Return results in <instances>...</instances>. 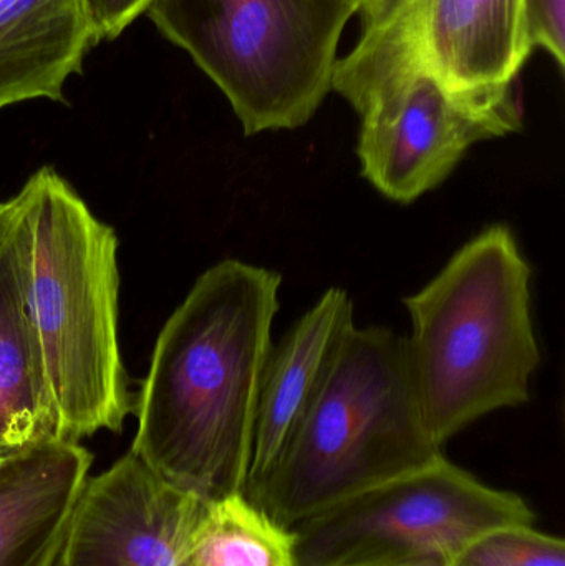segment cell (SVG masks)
<instances>
[{"label": "cell", "mask_w": 565, "mask_h": 566, "mask_svg": "<svg viewBox=\"0 0 565 566\" xmlns=\"http://www.w3.org/2000/svg\"><path fill=\"white\" fill-rule=\"evenodd\" d=\"M96 45L82 0H0V109L65 102L66 80Z\"/></svg>", "instance_id": "13"}, {"label": "cell", "mask_w": 565, "mask_h": 566, "mask_svg": "<svg viewBox=\"0 0 565 566\" xmlns=\"http://www.w3.org/2000/svg\"><path fill=\"white\" fill-rule=\"evenodd\" d=\"M30 224L20 191L0 201V452L60 438L29 300Z\"/></svg>", "instance_id": "10"}, {"label": "cell", "mask_w": 565, "mask_h": 566, "mask_svg": "<svg viewBox=\"0 0 565 566\" xmlns=\"http://www.w3.org/2000/svg\"><path fill=\"white\" fill-rule=\"evenodd\" d=\"M20 191L30 224V313L60 438L122 431L135 405L118 342V239L49 166Z\"/></svg>", "instance_id": "3"}, {"label": "cell", "mask_w": 565, "mask_h": 566, "mask_svg": "<svg viewBox=\"0 0 565 566\" xmlns=\"http://www.w3.org/2000/svg\"><path fill=\"white\" fill-rule=\"evenodd\" d=\"M155 0H82L96 43L115 40L139 15L148 12Z\"/></svg>", "instance_id": "17"}, {"label": "cell", "mask_w": 565, "mask_h": 566, "mask_svg": "<svg viewBox=\"0 0 565 566\" xmlns=\"http://www.w3.org/2000/svg\"><path fill=\"white\" fill-rule=\"evenodd\" d=\"M391 566H450V565L431 564V562H427V564H405V565H391Z\"/></svg>", "instance_id": "20"}, {"label": "cell", "mask_w": 565, "mask_h": 566, "mask_svg": "<svg viewBox=\"0 0 565 566\" xmlns=\"http://www.w3.org/2000/svg\"><path fill=\"white\" fill-rule=\"evenodd\" d=\"M360 2V15L362 13H370L377 10L378 7L384 6L387 0H358Z\"/></svg>", "instance_id": "19"}, {"label": "cell", "mask_w": 565, "mask_h": 566, "mask_svg": "<svg viewBox=\"0 0 565 566\" xmlns=\"http://www.w3.org/2000/svg\"><path fill=\"white\" fill-rule=\"evenodd\" d=\"M354 326V302L348 293L328 289L272 348L262 375L245 481L244 494L251 501L281 462Z\"/></svg>", "instance_id": "11"}, {"label": "cell", "mask_w": 565, "mask_h": 566, "mask_svg": "<svg viewBox=\"0 0 565 566\" xmlns=\"http://www.w3.org/2000/svg\"><path fill=\"white\" fill-rule=\"evenodd\" d=\"M534 524L527 502L443 454L291 528L297 566H453L481 535Z\"/></svg>", "instance_id": "7"}, {"label": "cell", "mask_w": 565, "mask_h": 566, "mask_svg": "<svg viewBox=\"0 0 565 566\" xmlns=\"http://www.w3.org/2000/svg\"><path fill=\"white\" fill-rule=\"evenodd\" d=\"M527 32L533 49H543L565 65V0H526Z\"/></svg>", "instance_id": "16"}, {"label": "cell", "mask_w": 565, "mask_h": 566, "mask_svg": "<svg viewBox=\"0 0 565 566\" xmlns=\"http://www.w3.org/2000/svg\"><path fill=\"white\" fill-rule=\"evenodd\" d=\"M92 454L79 442L29 446L0 485V566H55Z\"/></svg>", "instance_id": "12"}, {"label": "cell", "mask_w": 565, "mask_h": 566, "mask_svg": "<svg viewBox=\"0 0 565 566\" xmlns=\"http://www.w3.org/2000/svg\"><path fill=\"white\" fill-rule=\"evenodd\" d=\"M358 0H155L156 29L215 82L245 136L297 129L334 85Z\"/></svg>", "instance_id": "6"}, {"label": "cell", "mask_w": 565, "mask_h": 566, "mask_svg": "<svg viewBox=\"0 0 565 566\" xmlns=\"http://www.w3.org/2000/svg\"><path fill=\"white\" fill-rule=\"evenodd\" d=\"M440 455L411 385L405 338L354 326L254 502L292 528Z\"/></svg>", "instance_id": "4"}, {"label": "cell", "mask_w": 565, "mask_h": 566, "mask_svg": "<svg viewBox=\"0 0 565 566\" xmlns=\"http://www.w3.org/2000/svg\"><path fill=\"white\" fill-rule=\"evenodd\" d=\"M381 7L400 20L448 88L474 96L516 93L534 50L526 0H387Z\"/></svg>", "instance_id": "9"}, {"label": "cell", "mask_w": 565, "mask_h": 566, "mask_svg": "<svg viewBox=\"0 0 565 566\" xmlns=\"http://www.w3.org/2000/svg\"><path fill=\"white\" fill-rule=\"evenodd\" d=\"M405 306L408 371L440 448L483 416L530 401L541 361L531 268L510 228L484 229Z\"/></svg>", "instance_id": "2"}, {"label": "cell", "mask_w": 565, "mask_h": 566, "mask_svg": "<svg viewBox=\"0 0 565 566\" xmlns=\"http://www.w3.org/2000/svg\"><path fill=\"white\" fill-rule=\"evenodd\" d=\"M281 282L269 269L219 262L156 339L132 452L206 501L245 491Z\"/></svg>", "instance_id": "1"}, {"label": "cell", "mask_w": 565, "mask_h": 566, "mask_svg": "<svg viewBox=\"0 0 565 566\" xmlns=\"http://www.w3.org/2000/svg\"><path fill=\"white\" fill-rule=\"evenodd\" d=\"M332 90L360 116L362 175L401 205L440 186L471 146L523 128L516 93L448 88L390 9L362 15L360 36L338 59Z\"/></svg>", "instance_id": "5"}, {"label": "cell", "mask_w": 565, "mask_h": 566, "mask_svg": "<svg viewBox=\"0 0 565 566\" xmlns=\"http://www.w3.org/2000/svg\"><path fill=\"white\" fill-rule=\"evenodd\" d=\"M186 566H297L294 534L234 492L206 502Z\"/></svg>", "instance_id": "14"}, {"label": "cell", "mask_w": 565, "mask_h": 566, "mask_svg": "<svg viewBox=\"0 0 565 566\" xmlns=\"http://www.w3.org/2000/svg\"><path fill=\"white\" fill-rule=\"evenodd\" d=\"M453 566H565V544L533 524L506 525L471 542Z\"/></svg>", "instance_id": "15"}, {"label": "cell", "mask_w": 565, "mask_h": 566, "mask_svg": "<svg viewBox=\"0 0 565 566\" xmlns=\"http://www.w3.org/2000/svg\"><path fill=\"white\" fill-rule=\"evenodd\" d=\"M206 502L129 451L86 479L55 566H186Z\"/></svg>", "instance_id": "8"}, {"label": "cell", "mask_w": 565, "mask_h": 566, "mask_svg": "<svg viewBox=\"0 0 565 566\" xmlns=\"http://www.w3.org/2000/svg\"><path fill=\"white\" fill-rule=\"evenodd\" d=\"M25 449L12 452H0V485H2L3 482L10 478V474L15 471L20 455H22V452L25 451Z\"/></svg>", "instance_id": "18"}]
</instances>
